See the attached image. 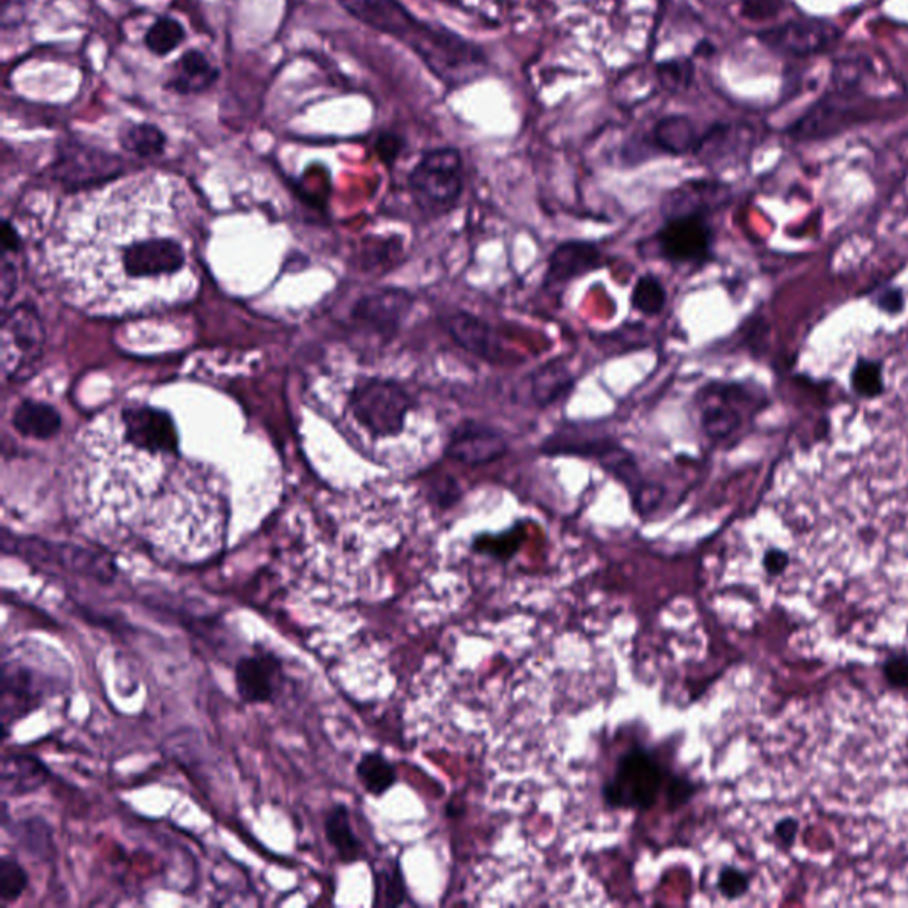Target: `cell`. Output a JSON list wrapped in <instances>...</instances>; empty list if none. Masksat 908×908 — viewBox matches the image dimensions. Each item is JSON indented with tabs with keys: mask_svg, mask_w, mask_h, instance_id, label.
<instances>
[{
	"mask_svg": "<svg viewBox=\"0 0 908 908\" xmlns=\"http://www.w3.org/2000/svg\"><path fill=\"white\" fill-rule=\"evenodd\" d=\"M338 2L352 19L410 48L445 86L456 87L474 81L488 66L483 48L447 27H437L417 19L400 0Z\"/></svg>",
	"mask_w": 908,
	"mask_h": 908,
	"instance_id": "cell-1",
	"label": "cell"
},
{
	"mask_svg": "<svg viewBox=\"0 0 908 908\" xmlns=\"http://www.w3.org/2000/svg\"><path fill=\"white\" fill-rule=\"evenodd\" d=\"M106 268L96 273L100 279L114 281V287L144 290L169 284L182 278L187 268L185 244L171 228H144L139 235L123 236L109 250Z\"/></svg>",
	"mask_w": 908,
	"mask_h": 908,
	"instance_id": "cell-2",
	"label": "cell"
},
{
	"mask_svg": "<svg viewBox=\"0 0 908 908\" xmlns=\"http://www.w3.org/2000/svg\"><path fill=\"white\" fill-rule=\"evenodd\" d=\"M769 403L765 389L749 382L713 380L696 394L699 426L713 444L735 439L769 407Z\"/></svg>",
	"mask_w": 908,
	"mask_h": 908,
	"instance_id": "cell-3",
	"label": "cell"
},
{
	"mask_svg": "<svg viewBox=\"0 0 908 908\" xmlns=\"http://www.w3.org/2000/svg\"><path fill=\"white\" fill-rule=\"evenodd\" d=\"M416 400L391 378H364L349 391L346 412L355 426L373 440L396 439L407 428Z\"/></svg>",
	"mask_w": 908,
	"mask_h": 908,
	"instance_id": "cell-4",
	"label": "cell"
},
{
	"mask_svg": "<svg viewBox=\"0 0 908 908\" xmlns=\"http://www.w3.org/2000/svg\"><path fill=\"white\" fill-rule=\"evenodd\" d=\"M464 157L453 146L428 149L408 174L417 206L430 216H445L464 194Z\"/></svg>",
	"mask_w": 908,
	"mask_h": 908,
	"instance_id": "cell-5",
	"label": "cell"
},
{
	"mask_svg": "<svg viewBox=\"0 0 908 908\" xmlns=\"http://www.w3.org/2000/svg\"><path fill=\"white\" fill-rule=\"evenodd\" d=\"M665 772L653 752L634 747L617 760L616 770L603 786V800L609 808H653L664 783Z\"/></svg>",
	"mask_w": 908,
	"mask_h": 908,
	"instance_id": "cell-6",
	"label": "cell"
},
{
	"mask_svg": "<svg viewBox=\"0 0 908 908\" xmlns=\"http://www.w3.org/2000/svg\"><path fill=\"white\" fill-rule=\"evenodd\" d=\"M657 256L671 265L703 267L713 259L715 231L710 213L692 211L664 217L655 236Z\"/></svg>",
	"mask_w": 908,
	"mask_h": 908,
	"instance_id": "cell-7",
	"label": "cell"
},
{
	"mask_svg": "<svg viewBox=\"0 0 908 908\" xmlns=\"http://www.w3.org/2000/svg\"><path fill=\"white\" fill-rule=\"evenodd\" d=\"M45 348L41 316L33 304H20L2 320V373L10 380L29 377Z\"/></svg>",
	"mask_w": 908,
	"mask_h": 908,
	"instance_id": "cell-8",
	"label": "cell"
},
{
	"mask_svg": "<svg viewBox=\"0 0 908 908\" xmlns=\"http://www.w3.org/2000/svg\"><path fill=\"white\" fill-rule=\"evenodd\" d=\"M123 171V162L118 155L109 154L106 149L93 148L87 144H63L59 149V157L53 165V174L59 182L70 191L93 187L109 182Z\"/></svg>",
	"mask_w": 908,
	"mask_h": 908,
	"instance_id": "cell-9",
	"label": "cell"
},
{
	"mask_svg": "<svg viewBox=\"0 0 908 908\" xmlns=\"http://www.w3.org/2000/svg\"><path fill=\"white\" fill-rule=\"evenodd\" d=\"M760 38L775 52L792 58H809L825 52L836 44L839 29L827 20L797 19L763 30Z\"/></svg>",
	"mask_w": 908,
	"mask_h": 908,
	"instance_id": "cell-10",
	"label": "cell"
},
{
	"mask_svg": "<svg viewBox=\"0 0 908 908\" xmlns=\"http://www.w3.org/2000/svg\"><path fill=\"white\" fill-rule=\"evenodd\" d=\"M416 297L402 287H385L360 298L354 321L369 334L389 341L402 330L414 309Z\"/></svg>",
	"mask_w": 908,
	"mask_h": 908,
	"instance_id": "cell-11",
	"label": "cell"
},
{
	"mask_svg": "<svg viewBox=\"0 0 908 908\" xmlns=\"http://www.w3.org/2000/svg\"><path fill=\"white\" fill-rule=\"evenodd\" d=\"M510 444L501 430L487 422L465 419L451 431L444 456L469 467H483L504 458Z\"/></svg>",
	"mask_w": 908,
	"mask_h": 908,
	"instance_id": "cell-12",
	"label": "cell"
},
{
	"mask_svg": "<svg viewBox=\"0 0 908 908\" xmlns=\"http://www.w3.org/2000/svg\"><path fill=\"white\" fill-rule=\"evenodd\" d=\"M120 430L139 450L151 454H177V431L169 414L148 405H135L121 410Z\"/></svg>",
	"mask_w": 908,
	"mask_h": 908,
	"instance_id": "cell-13",
	"label": "cell"
},
{
	"mask_svg": "<svg viewBox=\"0 0 908 908\" xmlns=\"http://www.w3.org/2000/svg\"><path fill=\"white\" fill-rule=\"evenodd\" d=\"M282 685H284V667H282V660L273 651H254L236 662V694L244 703H273L281 696Z\"/></svg>",
	"mask_w": 908,
	"mask_h": 908,
	"instance_id": "cell-14",
	"label": "cell"
},
{
	"mask_svg": "<svg viewBox=\"0 0 908 908\" xmlns=\"http://www.w3.org/2000/svg\"><path fill=\"white\" fill-rule=\"evenodd\" d=\"M451 340L467 352L488 364H504L507 349L501 332L490 321L469 311H454L442 320Z\"/></svg>",
	"mask_w": 908,
	"mask_h": 908,
	"instance_id": "cell-15",
	"label": "cell"
},
{
	"mask_svg": "<svg viewBox=\"0 0 908 908\" xmlns=\"http://www.w3.org/2000/svg\"><path fill=\"white\" fill-rule=\"evenodd\" d=\"M603 253L589 240H566L547 258L545 286H564L603 267Z\"/></svg>",
	"mask_w": 908,
	"mask_h": 908,
	"instance_id": "cell-16",
	"label": "cell"
},
{
	"mask_svg": "<svg viewBox=\"0 0 908 908\" xmlns=\"http://www.w3.org/2000/svg\"><path fill=\"white\" fill-rule=\"evenodd\" d=\"M44 687L38 676L20 664H4L2 673V726L8 727L27 717L44 701Z\"/></svg>",
	"mask_w": 908,
	"mask_h": 908,
	"instance_id": "cell-17",
	"label": "cell"
},
{
	"mask_svg": "<svg viewBox=\"0 0 908 908\" xmlns=\"http://www.w3.org/2000/svg\"><path fill=\"white\" fill-rule=\"evenodd\" d=\"M219 78V68L206 58V53L191 48L174 63L171 77L163 82V89L177 96L203 95L210 91Z\"/></svg>",
	"mask_w": 908,
	"mask_h": 908,
	"instance_id": "cell-18",
	"label": "cell"
},
{
	"mask_svg": "<svg viewBox=\"0 0 908 908\" xmlns=\"http://www.w3.org/2000/svg\"><path fill=\"white\" fill-rule=\"evenodd\" d=\"M729 201V188L724 183L712 182V180H696L679 185L671 191L665 197L664 217L678 216V213H692L703 211L710 213L721 210Z\"/></svg>",
	"mask_w": 908,
	"mask_h": 908,
	"instance_id": "cell-19",
	"label": "cell"
},
{
	"mask_svg": "<svg viewBox=\"0 0 908 908\" xmlns=\"http://www.w3.org/2000/svg\"><path fill=\"white\" fill-rule=\"evenodd\" d=\"M50 780V770L44 761L24 752H8L2 760V794L5 797H24L44 788Z\"/></svg>",
	"mask_w": 908,
	"mask_h": 908,
	"instance_id": "cell-20",
	"label": "cell"
},
{
	"mask_svg": "<svg viewBox=\"0 0 908 908\" xmlns=\"http://www.w3.org/2000/svg\"><path fill=\"white\" fill-rule=\"evenodd\" d=\"M575 382L577 377L568 363H564L563 359L549 360L529 375V394L536 407H552L563 397L569 396Z\"/></svg>",
	"mask_w": 908,
	"mask_h": 908,
	"instance_id": "cell-21",
	"label": "cell"
},
{
	"mask_svg": "<svg viewBox=\"0 0 908 908\" xmlns=\"http://www.w3.org/2000/svg\"><path fill=\"white\" fill-rule=\"evenodd\" d=\"M651 139L662 154L687 157L698 154L703 134H699L687 115L674 114L665 115L657 123Z\"/></svg>",
	"mask_w": 908,
	"mask_h": 908,
	"instance_id": "cell-22",
	"label": "cell"
},
{
	"mask_svg": "<svg viewBox=\"0 0 908 908\" xmlns=\"http://www.w3.org/2000/svg\"><path fill=\"white\" fill-rule=\"evenodd\" d=\"M327 843L343 864H354L364 857V846L355 834L352 814L345 803H334L326 818Z\"/></svg>",
	"mask_w": 908,
	"mask_h": 908,
	"instance_id": "cell-23",
	"label": "cell"
},
{
	"mask_svg": "<svg viewBox=\"0 0 908 908\" xmlns=\"http://www.w3.org/2000/svg\"><path fill=\"white\" fill-rule=\"evenodd\" d=\"M13 426L20 435L47 440L61 430V414L48 403L25 400L13 412Z\"/></svg>",
	"mask_w": 908,
	"mask_h": 908,
	"instance_id": "cell-24",
	"label": "cell"
},
{
	"mask_svg": "<svg viewBox=\"0 0 908 908\" xmlns=\"http://www.w3.org/2000/svg\"><path fill=\"white\" fill-rule=\"evenodd\" d=\"M526 522H517L510 529L498 532V535L481 532L474 538L470 549L476 554L488 555V557H492L499 563H507L520 552L522 547L526 543Z\"/></svg>",
	"mask_w": 908,
	"mask_h": 908,
	"instance_id": "cell-25",
	"label": "cell"
},
{
	"mask_svg": "<svg viewBox=\"0 0 908 908\" xmlns=\"http://www.w3.org/2000/svg\"><path fill=\"white\" fill-rule=\"evenodd\" d=\"M355 775L363 788L373 797H383L397 783V770L382 752H366L357 765Z\"/></svg>",
	"mask_w": 908,
	"mask_h": 908,
	"instance_id": "cell-26",
	"label": "cell"
},
{
	"mask_svg": "<svg viewBox=\"0 0 908 908\" xmlns=\"http://www.w3.org/2000/svg\"><path fill=\"white\" fill-rule=\"evenodd\" d=\"M121 148L139 158H157L168 148V135L154 123H134L120 132Z\"/></svg>",
	"mask_w": 908,
	"mask_h": 908,
	"instance_id": "cell-27",
	"label": "cell"
},
{
	"mask_svg": "<svg viewBox=\"0 0 908 908\" xmlns=\"http://www.w3.org/2000/svg\"><path fill=\"white\" fill-rule=\"evenodd\" d=\"M4 829L30 856L45 859L52 854V829L41 818H25L19 822L4 823Z\"/></svg>",
	"mask_w": 908,
	"mask_h": 908,
	"instance_id": "cell-28",
	"label": "cell"
},
{
	"mask_svg": "<svg viewBox=\"0 0 908 908\" xmlns=\"http://www.w3.org/2000/svg\"><path fill=\"white\" fill-rule=\"evenodd\" d=\"M187 39V30L180 20L171 15L158 16L144 34V47L157 58H168L169 53L182 47Z\"/></svg>",
	"mask_w": 908,
	"mask_h": 908,
	"instance_id": "cell-29",
	"label": "cell"
},
{
	"mask_svg": "<svg viewBox=\"0 0 908 908\" xmlns=\"http://www.w3.org/2000/svg\"><path fill=\"white\" fill-rule=\"evenodd\" d=\"M667 298L670 295L664 282L657 278L655 273H642L631 287L630 304L634 311L648 318L662 315L667 306Z\"/></svg>",
	"mask_w": 908,
	"mask_h": 908,
	"instance_id": "cell-30",
	"label": "cell"
},
{
	"mask_svg": "<svg viewBox=\"0 0 908 908\" xmlns=\"http://www.w3.org/2000/svg\"><path fill=\"white\" fill-rule=\"evenodd\" d=\"M375 907L394 908L405 904L407 899V884L403 876L400 861L383 866L382 870L375 871Z\"/></svg>",
	"mask_w": 908,
	"mask_h": 908,
	"instance_id": "cell-31",
	"label": "cell"
},
{
	"mask_svg": "<svg viewBox=\"0 0 908 908\" xmlns=\"http://www.w3.org/2000/svg\"><path fill=\"white\" fill-rule=\"evenodd\" d=\"M851 391L862 400H876L885 394L884 363L870 357H859L850 373Z\"/></svg>",
	"mask_w": 908,
	"mask_h": 908,
	"instance_id": "cell-32",
	"label": "cell"
},
{
	"mask_svg": "<svg viewBox=\"0 0 908 908\" xmlns=\"http://www.w3.org/2000/svg\"><path fill=\"white\" fill-rule=\"evenodd\" d=\"M29 887V873L15 857L4 856L0 859V899L2 904L11 905L22 898V894Z\"/></svg>",
	"mask_w": 908,
	"mask_h": 908,
	"instance_id": "cell-33",
	"label": "cell"
},
{
	"mask_svg": "<svg viewBox=\"0 0 908 908\" xmlns=\"http://www.w3.org/2000/svg\"><path fill=\"white\" fill-rule=\"evenodd\" d=\"M657 78L660 86L671 93L689 89L694 81V64L690 59H673L657 64Z\"/></svg>",
	"mask_w": 908,
	"mask_h": 908,
	"instance_id": "cell-34",
	"label": "cell"
},
{
	"mask_svg": "<svg viewBox=\"0 0 908 908\" xmlns=\"http://www.w3.org/2000/svg\"><path fill=\"white\" fill-rule=\"evenodd\" d=\"M786 8V0H741L740 15L754 24L775 20Z\"/></svg>",
	"mask_w": 908,
	"mask_h": 908,
	"instance_id": "cell-35",
	"label": "cell"
},
{
	"mask_svg": "<svg viewBox=\"0 0 908 908\" xmlns=\"http://www.w3.org/2000/svg\"><path fill=\"white\" fill-rule=\"evenodd\" d=\"M871 300H873L879 311L887 316L901 315L905 311V307H907V297H905L904 290L899 286H894V284L879 287L871 295Z\"/></svg>",
	"mask_w": 908,
	"mask_h": 908,
	"instance_id": "cell-36",
	"label": "cell"
},
{
	"mask_svg": "<svg viewBox=\"0 0 908 908\" xmlns=\"http://www.w3.org/2000/svg\"><path fill=\"white\" fill-rule=\"evenodd\" d=\"M665 490L662 484L651 483V481H642L639 487L631 492V501L634 507L639 515H650L660 506V502L664 499Z\"/></svg>",
	"mask_w": 908,
	"mask_h": 908,
	"instance_id": "cell-37",
	"label": "cell"
},
{
	"mask_svg": "<svg viewBox=\"0 0 908 908\" xmlns=\"http://www.w3.org/2000/svg\"><path fill=\"white\" fill-rule=\"evenodd\" d=\"M749 887H751V880L744 871L736 870V868H724L719 875V891L724 898H740L749 891Z\"/></svg>",
	"mask_w": 908,
	"mask_h": 908,
	"instance_id": "cell-38",
	"label": "cell"
},
{
	"mask_svg": "<svg viewBox=\"0 0 908 908\" xmlns=\"http://www.w3.org/2000/svg\"><path fill=\"white\" fill-rule=\"evenodd\" d=\"M462 495H464L462 487H459L456 479L451 478L450 474L444 476V478H440L431 487V499L442 510H451V507L456 506Z\"/></svg>",
	"mask_w": 908,
	"mask_h": 908,
	"instance_id": "cell-39",
	"label": "cell"
},
{
	"mask_svg": "<svg viewBox=\"0 0 908 908\" xmlns=\"http://www.w3.org/2000/svg\"><path fill=\"white\" fill-rule=\"evenodd\" d=\"M694 794H696V786H694L692 781L685 780V777H674L670 783V788H667L670 809L682 808L684 803L692 799Z\"/></svg>",
	"mask_w": 908,
	"mask_h": 908,
	"instance_id": "cell-40",
	"label": "cell"
},
{
	"mask_svg": "<svg viewBox=\"0 0 908 908\" xmlns=\"http://www.w3.org/2000/svg\"><path fill=\"white\" fill-rule=\"evenodd\" d=\"M885 678L899 689H908V657H891L884 664Z\"/></svg>",
	"mask_w": 908,
	"mask_h": 908,
	"instance_id": "cell-41",
	"label": "cell"
},
{
	"mask_svg": "<svg viewBox=\"0 0 908 908\" xmlns=\"http://www.w3.org/2000/svg\"><path fill=\"white\" fill-rule=\"evenodd\" d=\"M403 146H405V140L402 137H397L396 134L380 135L377 140L378 157H380L383 163L392 165V163L396 162L400 154H402Z\"/></svg>",
	"mask_w": 908,
	"mask_h": 908,
	"instance_id": "cell-42",
	"label": "cell"
},
{
	"mask_svg": "<svg viewBox=\"0 0 908 908\" xmlns=\"http://www.w3.org/2000/svg\"><path fill=\"white\" fill-rule=\"evenodd\" d=\"M789 557L786 552L780 549H770L763 557V566L765 572L772 577L783 574L784 569L788 568Z\"/></svg>",
	"mask_w": 908,
	"mask_h": 908,
	"instance_id": "cell-43",
	"label": "cell"
},
{
	"mask_svg": "<svg viewBox=\"0 0 908 908\" xmlns=\"http://www.w3.org/2000/svg\"><path fill=\"white\" fill-rule=\"evenodd\" d=\"M0 287H2V304L5 307L16 290V270L8 259H4V263H2V286Z\"/></svg>",
	"mask_w": 908,
	"mask_h": 908,
	"instance_id": "cell-44",
	"label": "cell"
},
{
	"mask_svg": "<svg viewBox=\"0 0 908 908\" xmlns=\"http://www.w3.org/2000/svg\"><path fill=\"white\" fill-rule=\"evenodd\" d=\"M2 245H4L5 253H10V250H19V233L11 228L10 222H5L4 228H2Z\"/></svg>",
	"mask_w": 908,
	"mask_h": 908,
	"instance_id": "cell-45",
	"label": "cell"
},
{
	"mask_svg": "<svg viewBox=\"0 0 908 908\" xmlns=\"http://www.w3.org/2000/svg\"><path fill=\"white\" fill-rule=\"evenodd\" d=\"M795 831H797V825H795L794 822H783L781 823L780 829H777L781 839H783L786 845H789L792 839H794Z\"/></svg>",
	"mask_w": 908,
	"mask_h": 908,
	"instance_id": "cell-46",
	"label": "cell"
}]
</instances>
